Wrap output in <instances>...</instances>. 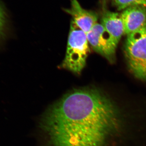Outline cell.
Returning <instances> with one entry per match:
<instances>
[{
	"label": "cell",
	"mask_w": 146,
	"mask_h": 146,
	"mask_svg": "<svg viewBox=\"0 0 146 146\" xmlns=\"http://www.w3.org/2000/svg\"><path fill=\"white\" fill-rule=\"evenodd\" d=\"M113 105L100 90H72L53 104L42 118L46 146H104L117 124Z\"/></svg>",
	"instance_id": "6da1fadb"
},
{
	"label": "cell",
	"mask_w": 146,
	"mask_h": 146,
	"mask_svg": "<svg viewBox=\"0 0 146 146\" xmlns=\"http://www.w3.org/2000/svg\"><path fill=\"white\" fill-rule=\"evenodd\" d=\"M89 43L86 33L72 21L67 50L61 68L80 75L90 53Z\"/></svg>",
	"instance_id": "7a4b0ae2"
},
{
	"label": "cell",
	"mask_w": 146,
	"mask_h": 146,
	"mask_svg": "<svg viewBox=\"0 0 146 146\" xmlns=\"http://www.w3.org/2000/svg\"><path fill=\"white\" fill-rule=\"evenodd\" d=\"M124 52L133 74L139 79L146 80V26L128 35Z\"/></svg>",
	"instance_id": "3957f363"
},
{
	"label": "cell",
	"mask_w": 146,
	"mask_h": 146,
	"mask_svg": "<svg viewBox=\"0 0 146 146\" xmlns=\"http://www.w3.org/2000/svg\"><path fill=\"white\" fill-rule=\"evenodd\" d=\"M86 36L89 44L95 52L103 56L110 63L115 62L117 45L101 24H96Z\"/></svg>",
	"instance_id": "277c9868"
},
{
	"label": "cell",
	"mask_w": 146,
	"mask_h": 146,
	"mask_svg": "<svg viewBox=\"0 0 146 146\" xmlns=\"http://www.w3.org/2000/svg\"><path fill=\"white\" fill-rule=\"evenodd\" d=\"M64 11L72 16V21L86 34L98 23L97 13L82 8L77 0H72L70 8Z\"/></svg>",
	"instance_id": "5b68a950"
},
{
	"label": "cell",
	"mask_w": 146,
	"mask_h": 146,
	"mask_svg": "<svg viewBox=\"0 0 146 146\" xmlns=\"http://www.w3.org/2000/svg\"><path fill=\"white\" fill-rule=\"evenodd\" d=\"M124 34L129 35L146 26V7L133 6L123 10L121 13Z\"/></svg>",
	"instance_id": "8992f818"
},
{
	"label": "cell",
	"mask_w": 146,
	"mask_h": 146,
	"mask_svg": "<svg viewBox=\"0 0 146 146\" xmlns=\"http://www.w3.org/2000/svg\"><path fill=\"white\" fill-rule=\"evenodd\" d=\"M101 24L118 44L124 34V27L121 13L104 11L101 17Z\"/></svg>",
	"instance_id": "52a82bcc"
},
{
	"label": "cell",
	"mask_w": 146,
	"mask_h": 146,
	"mask_svg": "<svg viewBox=\"0 0 146 146\" xmlns=\"http://www.w3.org/2000/svg\"><path fill=\"white\" fill-rule=\"evenodd\" d=\"M113 3L119 10L138 6L146 7V0H113Z\"/></svg>",
	"instance_id": "ba28073f"
},
{
	"label": "cell",
	"mask_w": 146,
	"mask_h": 146,
	"mask_svg": "<svg viewBox=\"0 0 146 146\" xmlns=\"http://www.w3.org/2000/svg\"><path fill=\"white\" fill-rule=\"evenodd\" d=\"M6 24V15L2 6L0 4V39L3 35Z\"/></svg>",
	"instance_id": "9c48e42d"
}]
</instances>
